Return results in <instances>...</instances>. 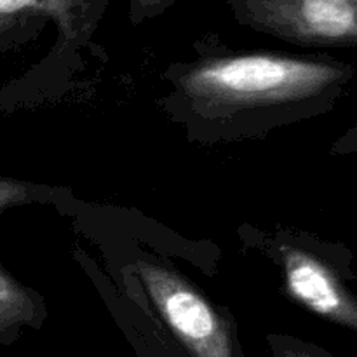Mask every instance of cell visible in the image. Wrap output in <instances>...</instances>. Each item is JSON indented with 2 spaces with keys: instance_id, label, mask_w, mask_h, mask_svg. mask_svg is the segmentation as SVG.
Instances as JSON below:
<instances>
[{
  "instance_id": "cell-1",
  "label": "cell",
  "mask_w": 357,
  "mask_h": 357,
  "mask_svg": "<svg viewBox=\"0 0 357 357\" xmlns=\"http://www.w3.org/2000/svg\"><path fill=\"white\" fill-rule=\"evenodd\" d=\"M354 77V65L328 54L202 52L164 72L162 110L202 145L264 138L333 110Z\"/></svg>"
},
{
  "instance_id": "cell-2",
  "label": "cell",
  "mask_w": 357,
  "mask_h": 357,
  "mask_svg": "<svg viewBox=\"0 0 357 357\" xmlns=\"http://www.w3.org/2000/svg\"><path fill=\"white\" fill-rule=\"evenodd\" d=\"M265 251L281 268L282 289L291 302L335 326L357 333L354 255L345 244L307 232H279Z\"/></svg>"
},
{
  "instance_id": "cell-3",
  "label": "cell",
  "mask_w": 357,
  "mask_h": 357,
  "mask_svg": "<svg viewBox=\"0 0 357 357\" xmlns=\"http://www.w3.org/2000/svg\"><path fill=\"white\" fill-rule=\"evenodd\" d=\"M136 278L160 317L190 357H246L236 317L169 265L152 257L136 261Z\"/></svg>"
},
{
  "instance_id": "cell-4",
  "label": "cell",
  "mask_w": 357,
  "mask_h": 357,
  "mask_svg": "<svg viewBox=\"0 0 357 357\" xmlns=\"http://www.w3.org/2000/svg\"><path fill=\"white\" fill-rule=\"evenodd\" d=\"M234 20L300 47H357V0H227Z\"/></svg>"
},
{
  "instance_id": "cell-5",
  "label": "cell",
  "mask_w": 357,
  "mask_h": 357,
  "mask_svg": "<svg viewBox=\"0 0 357 357\" xmlns=\"http://www.w3.org/2000/svg\"><path fill=\"white\" fill-rule=\"evenodd\" d=\"M110 0H0V52L33 40L45 23L58 28L51 52L72 54L93 45Z\"/></svg>"
},
{
  "instance_id": "cell-6",
  "label": "cell",
  "mask_w": 357,
  "mask_h": 357,
  "mask_svg": "<svg viewBox=\"0 0 357 357\" xmlns=\"http://www.w3.org/2000/svg\"><path fill=\"white\" fill-rule=\"evenodd\" d=\"M47 309L40 293L21 284L0 264V342H14L24 328L40 330Z\"/></svg>"
},
{
  "instance_id": "cell-7",
  "label": "cell",
  "mask_w": 357,
  "mask_h": 357,
  "mask_svg": "<svg viewBox=\"0 0 357 357\" xmlns=\"http://www.w3.org/2000/svg\"><path fill=\"white\" fill-rule=\"evenodd\" d=\"M66 192L68 190L61 187L0 176V215L21 206L52 204L58 197L66 195Z\"/></svg>"
},
{
  "instance_id": "cell-8",
  "label": "cell",
  "mask_w": 357,
  "mask_h": 357,
  "mask_svg": "<svg viewBox=\"0 0 357 357\" xmlns=\"http://www.w3.org/2000/svg\"><path fill=\"white\" fill-rule=\"evenodd\" d=\"M271 357H337L321 345L284 333H268L265 337Z\"/></svg>"
},
{
  "instance_id": "cell-9",
  "label": "cell",
  "mask_w": 357,
  "mask_h": 357,
  "mask_svg": "<svg viewBox=\"0 0 357 357\" xmlns=\"http://www.w3.org/2000/svg\"><path fill=\"white\" fill-rule=\"evenodd\" d=\"M174 3L176 0H129V21L132 26H139L169 10Z\"/></svg>"
},
{
  "instance_id": "cell-10",
  "label": "cell",
  "mask_w": 357,
  "mask_h": 357,
  "mask_svg": "<svg viewBox=\"0 0 357 357\" xmlns=\"http://www.w3.org/2000/svg\"><path fill=\"white\" fill-rule=\"evenodd\" d=\"M331 155H351L357 153V122L347 129L333 145L330 146Z\"/></svg>"
}]
</instances>
